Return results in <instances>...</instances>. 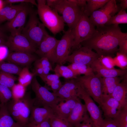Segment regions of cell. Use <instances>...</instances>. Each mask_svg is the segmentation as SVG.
<instances>
[{
	"instance_id": "8992f818",
	"label": "cell",
	"mask_w": 127,
	"mask_h": 127,
	"mask_svg": "<svg viewBox=\"0 0 127 127\" xmlns=\"http://www.w3.org/2000/svg\"><path fill=\"white\" fill-rule=\"evenodd\" d=\"M102 78L94 73L77 77L76 80L100 106L103 100Z\"/></svg>"
},
{
	"instance_id": "f546056e",
	"label": "cell",
	"mask_w": 127,
	"mask_h": 127,
	"mask_svg": "<svg viewBox=\"0 0 127 127\" xmlns=\"http://www.w3.org/2000/svg\"><path fill=\"white\" fill-rule=\"evenodd\" d=\"M19 83L26 87L31 83L32 79L36 74L30 72L28 67L22 69L19 75Z\"/></svg>"
},
{
	"instance_id": "bcb514c9",
	"label": "cell",
	"mask_w": 127,
	"mask_h": 127,
	"mask_svg": "<svg viewBox=\"0 0 127 127\" xmlns=\"http://www.w3.org/2000/svg\"><path fill=\"white\" fill-rule=\"evenodd\" d=\"M101 127H118L113 119L105 118Z\"/></svg>"
},
{
	"instance_id": "f907efd6",
	"label": "cell",
	"mask_w": 127,
	"mask_h": 127,
	"mask_svg": "<svg viewBox=\"0 0 127 127\" xmlns=\"http://www.w3.org/2000/svg\"><path fill=\"white\" fill-rule=\"evenodd\" d=\"M76 127H94L90 118L88 117Z\"/></svg>"
},
{
	"instance_id": "4fadbf2b",
	"label": "cell",
	"mask_w": 127,
	"mask_h": 127,
	"mask_svg": "<svg viewBox=\"0 0 127 127\" xmlns=\"http://www.w3.org/2000/svg\"><path fill=\"white\" fill-rule=\"evenodd\" d=\"M59 41L48 34L43 39L35 52L41 58H46L50 62L54 64L56 49Z\"/></svg>"
},
{
	"instance_id": "7dc6e473",
	"label": "cell",
	"mask_w": 127,
	"mask_h": 127,
	"mask_svg": "<svg viewBox=\"0 0 127 127\" xmlns=\"http://www.w3.org/2000/svg\"><path fill=\"white\" fill-rule=\"evenodd\" d=\"M50 119L37 124L28 123L26 126V127H51Z\"/></svg>"
},
{
	"instance_id": "7402d4cb",
	"label": "cell",
	"mask_w": 127,
	"mask_h": 127,
	"mask_svg": "<svg viewBox=\"0 0 127 127\" xmlns=\"http://www.w3.org/2000/svg\"><path fill=\"white\" fill-rule=\"evenodd\" d=\"M124 76L123 80L117 85L110 96L117 100L122 107L127 105V74Z\"/></svg>"
},
{
	"instance_id": "d4e9b609",
	"label": "cell",
	"mask_w": 127,
	"mask_h": 127,
	"mask_svg": "<svg viewBox=\"0 0 127 127\" xmlns=\"http://www.w3.org/2000/svg\"><path fill=\"white\" fill-rule=\"evenodd\" d=\"M25 100V95L22 98L20 99L15 100L12 99L6 104L8 109L10 115L16 121L20 124V112L24 104Z\"/></svg>"
},
{
	"instance_id": "e575fe53",
	"label": "cell",
	"mask_w": 127,
	"mask_h": 127,
	"mask_svg": "<svg viewBox=\"0 0 127 127\" xmlns=\"http://www.w3.org/2000/svg\"><path fill=\"white\" fill-rule=\"evenodd\" d=\"M16 79V77L12 74L0 71V84L11 89Z\"/></svg>"
},
{
	"instance_id": "ac0fdd59",
	"label": "cell",
	"mask_w": 127,
	"mask_h": 127,
	"mask_svg": "<svg viewBox=\"0 0 127 127\" xmlns=\"http://www.w3.org/2000/svg\"><path fill=\"white\" fill-rule=\"evenodd\" d=\"M87 111L85 104L82 103L79 98L67 120L72 126L76 127L89 117Z\"/></svg>"
},
{
	"instance_id": "5bb4252c",
	"label": "cell",
	"mask_w": 127,
	"mask_h": 127,
	"mask_svg": "<svg viewBox=\"0 0 127 127\" xmlns=\"http://www.w3.org/2000/svg\"><path fill=\"white\" fill-rule=\"evenodd\" d=\"M28 5L20 11L13 19L8 21L5 24V29L9 32L11 35L21 33L24 27L27 15L31 8Z\"/></svg>"
},
{
	"instance_id": "74e56055",
	"label": "cell",
	"mask_w": 127,
	"mask_h": 127,
	"mask_svg": "<svg viewBox=\"0 0 127 127\" xmlns=\"http://www.w3.org/2000/svg\"><path fill=\"white\" fill-rule=\"evenodd\" d=\"M12 99L17 100L22 98L26 93V87L19 83L15 84L11 89Z\"/></svg>"
},
{
	"instance_id": "277c9868",
	"label": "cell",
	"mask_w": 127,
	"mask_h": 127,
	"mask_svg": "<svg viewBox=\"0 0 127 127\" xmlns=\"http://www.w3.org/2000/svg\"><path fill=\"white\" fill-rule=\"evenodd\" d=\"M29 14L28 21L21 33L37 49L44 38L48 34L45 27L38 17L37 11L31 8Z\"/></svg>"
},
{
	"instance_id": "6da1fadb",
	"label": "cell",
	"mask_w": 127,
	"mask_h": 127,
	"mask_svg": "<svg viewBox=\"0 0 127 127\" xmlns=\"http://www.w3.org/2000/svg\"><path fill=\"white\" fill-rule=\"evenodd\" d=\"M127 36V33L122 32L119 26L104 25L97 27L93 34L83 41L80 46L94 50L99 57L110 56L118 51L121 40Z\"/></svg>"
},
{
	"instance_id": "e0dca14e",
	"label": "cell",
	"mask_w": 127,
	"mask_h": 127,
	"mask_svg": "<svg viewBox=\"0 0 127 127\" xmlns=\"http://www.w3.org/2000/svg\"><path fill=\"white\" fill-rule=\"evenodd\" d=\"M78 83L75 79H71L66 82L58 91L54 93L57 97L65 100L78 97Z\"/></svg>"
},
{
	"instance_id": "d6a6232c",
	"label": "cell",
	"mask_w": 127,
	"mask_h": 127,
	"mask_svg": "<svg viewBox=\"0 0 127 127\" xmlns=\"http://www.w3.org/2000/svg\"><path fill=\"white\" fill-rule=\"evenodd\" d=\"M22 69L18 65L12 63L0 61V71H2L19 75Z\"/></svg>"
},
{
	"instance_id": "d590c367",
	"label": "cell",
	"mask_w": 127,
	"mask_h": 127,
	"mask_svg": "<svg viewBox=\"0 0 127 127\" xmlns=\"http://www.w3.org/2000/svg\"><path fill=\"white\" fill-rule=\"evenodd\" d=\"M113 119L118 127H127V105L123 107Z\"/></svg>"
},
{
	"instance_id": "5b68a950",
	"label": "cell",
	"mask_w": 127,
	"mask_h": 127,
	"mask_svg": "<svg viewBox=\"0 0 127 127\" xmlns=\"http://www.w3.org/2000/svg\"><path fill=\"white\" fill-rule=\"evenodd\" d=\"M32 89L35 95L34 106L50 107L53 109L60 102L65 100L56 95L46 87L41 85L35 76L31 83Z\"/></svg>"
},
{
	"instance_id": "f35d334b",
	"label": "cell",
	"mask_w": 127,
	"mask_h": 127,
	"mask_svg": "<svg viewBox=\"0 0 127 127\" xmlns=\"http://www.w3.org/2000/svg\"><path fill=\"white\" fill-rule=\"evenodd\" d=\"M115 66L122 69H127V55L117 52L116 56L113 58Z\"/></svg>"
},
{
	"instance_id": "db71d44e",
	"label": "cell",
	"mask_w": 127,
	"mask_h": 127,
	"mask_svg": "<svg viewBox=\"0 0 127 127\" xmlns=\"http://www.w3.org/2000/svg\"><path fill=\"white\" fill-rule=\"evenodd\" d=\"M2 29L0 28V36L4 38V35Z\"/></svg>"
},
{
	"instance_id": "30bf717a",
	"label": "cell",
	"mask_w": 127,
	"mask_h": 127,
	"mask_svg": "<svg viewBox=\"0 0 127 127\" xmlns=\"http://www.w3.org/2000/svg\"><path fill=\"white\" fill-rule=\"evenodd\" d=\"M74 36L72 29H69L64 34L57 44L55 51V63L62 65L68 56L74 43Z\"/></svg>"
},
{
	"instance_id": "9c48e42d",
	"label": "cell",
	"mask_w": 127,
	"mask_h": 127,
	"mask_svg": "<svg viewBox=\"0 0 127 127\" xmlns=\"http://www.w3.org/2000/svg\"><path fill=\"white\" fill-rule=\"evenodd\" d=\"M77 95L85 103L87 111L90 116V118L94 127H101L103 119L99 107L86 91L78 83Z\"/></svg>"
},
{
	"instance_id": "4316f807",
	"label": "cell",
	"mask_w": 127,
	"mask_h": 127,
	"mask_svg": "<svg viewBox=\"0 0 127 127\" xmlns=\"http://www.w3.org/2000/svg\"><path fill=\"white\" fill-rule=\"evenodd\" d=\"M121 79L119 77L102 78L103 95L110 96L116 87L120 83Z\"/></svg>"
},
{
	"instance_id": "d6986e66",
	"label": "cell",
	"mask_w": 127,
	"mask_h": 127,
	"mask_svg": "<svg viewBox=\"0 0 127 127\" xmlns=\"http://www.w3.org/2000/svg\"><path fill=\"white\" fill-rule=\"evenodd\" d=\"M37 60L36 57L32 54L22 52H12L8 53L4 60L18 65L27 66Z\"/></svg>"
},
{
	"instance_id": "ab89813d",
	"label": "cell",
	"mask_w": 127,
	"mask_h": 127,
	"mask_svg": "<svg viewBox=\"0 0 127 127\" xmlns=\"http://www.w3.org/2000/svg\"><path fill=\"white\" fill-rule=\"evenodd\" d=\"M98 60L100 65L105 68L109 69L115 68L113 58L111 56H101L98 58Z\"/></svg>"
},
{
	"instance_id": "7bdbcfd3",
	"label": "cell",
	"mask_w": 127,
	"mask_h": 127,
	"mask_svg": "<svg viewBox=\"0 0 127 127\" xmlns=\"http://www.w3.org/2000/svg\"><path fill=\"white\" fill-rule=\"evenodd\" d=\"M118 46L119 52L127 55V36L122 40L119 42Z\"/></svg>"
},
{
	"instance_id": "7c38bea8",
	"label": "cell",
	"mask_w": 127,
	"mask_h": 127,
	"mask_svg": "<svg viewBox=\"0 0 127 127\" xmlns=\"http://www.w3.org/2000/svg\"><path fill=\"white\" fill-rule=\"evenodd\" d=\"M99 57L92 50L85 47L80 46L69 55L65 62L82 64L90 66Z\"/></svg>"
},
{
	"instance_id": "681fc988",
	"label": "cell",
	"mask_w": 127,
	"mask_h": 127,
	"mask_svg": "<svg viewBox=\"0 0 127 127\" xmlns=\"http://www.w3.org/2000/svg\"><path fill=\"white\" fill-rule=\"evenodd\" d=\"M70 2L85 9L87 4L86 0H68Z\"/></svg>"
},
{
	"instance_id": "f5cc1de1",
	"label": "cell",
	"mask_w": 127,
	"mask_h": 127,
	"mask_svg": "<svg viewBox=\"0 0 127 127\" xmlns=\"http://www.w3.org/2000/svg\"><path fill=\"white\" fill-rule=\"evenodd\" d=\"M4 38L0 36V46L4 45L5 46L6 41Z\"/></svg>"
},
{
	"instance_id": "603a6c76",
	"label": "cell",
	"mask_w": 127,
	"mask_h": 127,
	"mask_svg": "<svg viewBox=\"0 0 127 127\" xmlns=\"http://www.w3.org/2000/svg\"><path fill=\"white\" fill-rule=\"evenodd\" d=\"M79 99L77 97L61 101L56 105L53 110L56 114L67 118Z\"/></svg>"
},
{
	"instance_id": "b9f144b4",
	"label": "cell",
	"mask_w": 127,
	"mask_h": 127,
	"mask_svg": "<svg viewBox=\"0 0 127 127\" xmlns=\"http://www.w3.org/2000/svg\"><path fill=\"white\" fill-rule=\"evenodd\" d=\"M47 84L51 87L53 92L54 93H55L58 91L63 85L59 79L49 82Z\"/></svg>"
},
{
	"instance_id": "f1b7e54d",
	"label": "cell",
	"mask_w": 127,
	"mask_h": 127,
	"mask_svg": "<svg viewBox=\"0 0 127 127\" xmlns=\"http://www.w3.org/2000/svg\"><path fill=\"white\" fill-rule=\"evenodd\" d=\"M109 0H86L87 4L84 12L89 16L94 11L102 8Z\"/></svg>"
},
{
	"instance_id": "9a60e30c",
	"label": "cell",
	"mask_w": 127,
	"mask_h": 127,
	"mask_svg": "<svg viewBox=\"0 0 127 127\" xmlns=\"http://www.w3.org/2000/svg\"><path fill=\"white\" fill-rule=\"evenodd\" d=\"M100 107L102 109L105 118L112 119L117 116L123 107L117 100L112 97L103 95Z\"/></svg>"
},
{
	"instance_id": "83f0119b",
	"label": "cell",
	"mask_w": 127,
	"mask_h": 127,
	"mask_svg": "<svg viewBox=\"0 0 127 127\" xmlns=\"http://www.w3.org/2000/svg\"><path fill=\"white\" fill-rule=\"evenodd\" d=\"M67 66L77 76L81 74L88 75L94 73L91 66L87 65L72 63L71 64Z\"/></svg>"
},
{
	"instance_id": "7a4b0ae2",
	"label": "cell",
	"mask_w": 127,
	"mask_h": 127,
	"mask_svg": "<svg viewBox=\"0 0 127 127\" xmlns=\"http://www.w3.org/2000/svg\"><path fill=\"white\" fill-rule=\"evenodd\" d=\"M37 14L44 25L54 35L64 31L65 23L57 11L46 4V0H37Z\"/></svg>"
},
{
	"instance_id": "8fae6325",
	"label": "cell",
	"mask_w": 127,
	"mask_h": 127,
	"mask_svg": "<svg viewBox=\"0 0 127 127\" xmlns=\"http://www.w3.org/2000/svg\"><path fill=\"white\" fill-rule=\"evenodd\" d=\"M5 46L11 52H22L32 54L35 52L37 49L21 33L13 35L11 34L6 41Z\"/></svg>"
},
{
	"instance_id": "4dcf8cb0",
	"label": "cell",
	"mask_w": 127,
	"mask_h": 127,
	"mask_svg": "<svg viewBox=\"0 0 127 127\" xmlns=\"http://www.w3.org/2000/svg\"><path fill=\"white\" fill-rule=\"evenodd\" d=\"M54 71L55 74L59 77H62L67 79H75L77 77L67 66L57 64L54 69Z\"/></svg>"
},
{
	"instance_id": "c3c4849f",
	"label": "cell",
	"mask_w": 127,
	"mask_h": 127,
	"mask_svg": "<svg viewBox=\"0 0 127 127\" xmlns=\"http://www.w3.org/2000/svg\"><path fill=\"white\" fill-rule=\"evenodd\" d=\"M35 72L36 75H40L43 74V69L38 60L35 61Z\"/></svg>"
},
{
	"instance_id": "8d00e7d4",
	"label": "cell",
	"mask_w": 127,
	"mask_h": 127,
	"mask_svg": "<svg viewBox=\"0 0 127 127\" xmlns=\"http://www.w3.org/2000/svg\"><path fill=\"white\" fill-rule=\"evenodd\" d=\"M12 99V95L10 89L0 84V105L6 104Z\"/></svg>"
},
{
	"instance_id": "484cf974",
	"label": "cell",
	"mask_w": 127,
	"mask_h": 127,
	"mask_svg": "<svg viewBox=\"0 0 127 127\" xmlns=\"http://www.w3.org/2000/svg\"><path fill=\"white\" fill-rule=\"evenodd\" d=\"M6 104L0 105V127H23L12 117Z\"/></svg>"
},
{
	"instance_id": "cb8c5ba5",
	"label": "cell",
	"mask_w": 127,
	"mask_h": 127,
	"mask_svg": "<svg viewBox=\"0 0 127 127\" xmlns=\"http://www.w3.org/2000/svg\"><path fill=\"white\" fill-rule=\"evenodd\" d=\"M24 104L20 112V124L25 127L28 123L32 109L34 106V99L32 98L29 92L26 93Z\"/></svg>"
},
{
	"instance_id": "f6af8a7d",
	"label": "cell",
	"mask_w": 127,
	"mask_h": 127,
	"mask_svg": "<svg viewBox=\"0 0 127 127\" xmlns=\"http://www.w3.org/2000/svg\"><path fill=\"white\" fill-rule=\"evenodd\" d=\"M38 60L42 66L43 70L48 68H52L51 64L47 58L42 57Z\"/></svg>"
},
{
	"instance_id": "ba28073f",
	"label": "cell",
	"mask_w": 127,
	"mask_h": 127,
	"mask_svg": "<svg viewBox=\"0 0 127 127\" xmlns=\"http://www.w3.org/2000/svg\"><path fill=\"white\" fill-rule=\"evenodd\" d=\"M120 9L119 5L117 4L115 0H109L102 8L94 12L89 18L95 27L103 26Z\"/></svg>"
},
{
	"instance_id": "1f68e13d",
	"label": "cell",
	"mask_w": 127,
	"mask_h": 127,
	"mask_svg": "<svg viewBox=\"0 0 127 127\" xmlns=\"http://www.w3.org/2000/svg\"><path fill=\"white\" fill-rule=\"evenodd\" d=\"M127 23V13L125 10L121 9L116 15L112 17L105 25L109 26L115 25L119 26L120 24Z\"/></svg>"
},
{
	"instance_id": "3957f363",
	"label": "cell",
	"mask_w": 127,
	"mask_h": 127,
	"mask_svg": "<svg viewBox=\"0 0 127 127\" xmlns=\"http://www.w3.org/2000/svg\"><path fill=\"white\" fill-rule=\"evenodd\" d=\"M46 3L62 15L64 23L71 29L74 28L84 10L68 0H47Z\"/></svg>"
},
{
	"instance_id": "60d3db41",
	"label": "cell",
	"mask_w": 127,
	"mask_h": 127,
	"mask_svg": "<svg viewBox=\"0 0 127 127\" xmlns=\"http://www.w3.org/2000/svg\"><path fill=\"white\" fill-rule=\"evenodd\" d=\"M39 76L46 84L52 81L59 79L60 77L58 75L55 74H49L46 75L43 74Z\"/></svg>"
},
{
	"instance_id": "ffe728a7",
	"label": "cell",
	"mask_w": 127,
	"mask_h": 127,
	"mask_svg": "<svg viewBox=\"0 0 127 127\" xmlns=\"http://www.w3.org/2000/svg\"><path fill=\"white\" fill-rule=\"evenodd\" d=\"M94 72L102 78L119 77L124 76L127 74V69L123 70L115 68L109 69L102 66L99 63L98 59L91 66Z\"/></svg>"
},
{
	"instance_id": "52a82bcc",
	"label": "cell",
	"mask_w": 127,
	"mask_h": 127,
	"mask_svg": "<svg viewBox=\"0 0 127 127\" xmlns=\"http://www.w3.org/2000/svg\"><path fill=\"white\" fill-rule=\"evenodd\" d=\"M72 29L74 40L72 48L77 49L81 42L93 34L96 28L90 21L89 17L84 12Z\"/></svg>"
},
{
	"instance_id": "2e32d148",
	"label": "cell",
	"mask_w": 127,
	"mask_h": 127,
	"mask_svg": "<svg viewBox=\"0 0 127 127\" xmlns=\"http://www.w3.org/2000/svg\"><path fill=\"white\" fill-rule=\"evenodd\" d=\"M55 113L53 109L47 107L33 106L31 110L28 123L37 124L49 119Z\"/></svg>"
},
{
	"instance_id": "ee69618b",
	"label": "cell",
	"mask_w": 127,
	"mask_h": 127,
	"mask_svg": "<svg viewBox=\"0 0 127 127\" xmlns=\"http://www.w3.org/2000/svg\"><path fill=\"white\" fill-rule=\"evenodd\" d=\"M30 3L37 7V3L34 0H6L3 1V5L11 4H12L18 3Z\"/></svg>"
},
{
	"instance_id": "836d02e7",
	"label": "cell",
	"mask_w": 127,
	"mask_h": 127,
	"mask_svg": "<svg viewBox=\"0 0 127 127\" xmlns=\"http://www.w3.org/2000/svg\"><path fill=\"white\" fill-rule=\"evenodd\" d=\"M49 120L51 127H74L68 122L67 118L55 113Z\"/></svg>"
},
{
	"instance_id": "816d5d0a",
	"label": "cell",
	"mask_w": 127,
	"mask_h": 127,
	"mask_svg": "<svg viewBox=\"0 0 127 127\" xmlns=\"http://www.w3.org/2000/svg\"><path fill=\"white\" fill-rule=\"evenodd\" d=\"M120 3L119 5L121 9L123 10H125L127 8V0H121Z\"/></svg>"
},
{
	"instance_id": "44dd1931",
	"label": "cell",
	"mask_w": 127,
	"mask_h": 127,
	"mask_svg": "<svg viewBox=\"0 0 127 127\" xmlns=\"http://www.w3.org/2000/svg\"><path fill=\"white\" fill-rule=\"evenodd\" d=\"M27 3H21L17 5H4L0 9V24L3 22L13 19L17 13L27 5Z\"/></svg>"
}]
</instances>
